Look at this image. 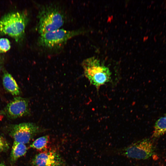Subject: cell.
<instances>
[{
    "label": "cell",
    "instance_id": "obj_4",
    "mask_svg": "<svg viewBox=\"0 0 166 166\" xmlns=\"http://www.w3.org/2000/svg\"><path fill=\"white\" fill-rule=\"evenodd\" d=\"M81 32L79 30H68L59 29L40 34L38 44L40 46L46 48H56L78 35Z\"/></svg>",
    "mask_w": 166,
    "mask_h": 166
},
{
    "label": "cell",
    "instance_id": "obj_6",
    "mask_svg": "<svg viewBox=\"0 0 166 166\" xmlns=\"http://www.w3.org/2000/svg\"><path fill=\"white\" fill-rule=\"evenodd\" d=\"M41 130V128L35 124L23 123L13 125L10 129V134L14 141L25 144Z\"/></svg>",
    "mask_w": 166,
    "mask_h": 166
},
{
    "label": "cell",
    "instance_id": "obj_7",
    "mask_svg": "<svg viewBox=\"0 0 166 166\" xmlns=\"http://www.w3.org/2000/svg\"><path fill=\"white\" fill-rule=\"evenodd\" d=\"M4 112L6 115L11 119L26 115L30 112L29 101L27 99L16 97L7 105Z\"/></svg>",
    "mask_w": 166,
    "mask_h": 166
},
{
    "label": "cell",
    "instance_id": "obj_13",
    "mask_svg": "<svg viewBox=\"0 0 166 166\" xmlns=\"http://www.w3.org/2000/svg\"><path fill=\"white\" fill-rule=\"evenodd\" d=\"M10 42L7 38H0V53L7 52L10 49Z\"/></svg>",
    "mask_w": 166,
    "mask_h": 166
},
{
    "label": "cell",
    "instance_id": "obj_15",
    "mask_svg": "<svg viewBox=\"0 0 166 166\" xmlns=\"http://www.w3.org/2000/svg\"><path fill=\"white\" fill-rule=\"evenodd\" d=\"M0 166H6L4 164L2 163H0Z\"/></svg>",
    "mask_w": 166,
    "mask_h": 166
},
{
    "label": "cell",
    "instance_id": "obj_16",
    "mask_svg": "<svg viewBox=\"0 0 166 166\" xmlns=\"http://www.w3.org/2000/svg\"><path fill=\"white\" fill-rule=\"evenodd\" d=\"M1 63L0 62V71L1 69Z\"/></svg>",
    "mask_w": 166,
    "mask_h": 166
},
{
    "label": "cell",
    "instance_id": "obj_11",
    "mask_svg": "<svg viewBox=\"0 0 166 166\" xmlns=\"http://www.w3.org/2000/svg\"><path fill=\"white\" fill-rule=\"evenodd\" d=\"M27 148L25 144L14 141L11 151L10 157L15 161L24 156L26 153Z\"/></svg>",
    "mask_w": 166,
    "mask_h": 166
},
{
    "label": "cell",
    "instance_id": "obj_10",
    "mask_svg": "<svg viewBox=\"0 0 166 166\" xmlns=\"http://www.w3.org/2000/svg\"><path fill=\"white\" fill-rule=\"evenodd\" d=\"M166 133V114L160 117L156 122L152 136L158 138Z\"/></svg>",
    "mask_w": 166,
    "mask_h": 166
},
{
    "label": "cell",
    "instance_id": "obj_2",
    "mask_svg": "<svg viewBox=\"0 0 166 166\" xmlns=\"http://www.w3.org/2000/svg\"><path fill=\"white\" fill-rule=\"evenodd\" d=\"M81 65L85 76L97 88L110 81L111 73L109 69L95 57L85 59Z\"/></svg>",
    "mask_w": 166,
    "mask_h": 166
},
{
    "label": "cell",
    "instance_id": "obj_3",
    "mask_svg": "<svg viewBox=\"0 0 166 166\" xmlns=\"http://www.w3.org/2000/svg\"><path fill=\"white\" fill-rule=\"evenodd\" d=\"M38 30L40 34L59 29L64 23V18L61 11L54 6L42 7L38 15Z\"/></svg>",
    "mask_w": 166,
    "mask_h": 166
},
{
    "label": "cell",
    "instance_id": "obj_5",
    "mask_svg": "<svg viewBox=\"0 0 166 166\" xmlns=\"http://www.w3.org/2000/svg\"><path fill=\"white\" fill-rule=\"evenodd\" d=\"M152 142L148 139L132 143L124 149L123 154L128 157L145 160L151 157L154 152Z\"/></svg>",
    "mask_w": 166,
    "mask_h": 166
},
{
    "label": "cell",
    "instance_id": "obj_9",
    "mask_svg": "<svg viewBox=\"0 0 166 166\" xmlns=\"http://www.w3.org/2000/svg\"><path fill=\"white\" fill-rule=\"evenodd\" d=\"M2 82L5 89L13 95H18L20 94L19 88L12 75L5 72L3 75Z\"/></svg>",
    "mask_w": 166,
    "mask_h": 166
},
{
    "label": "cell",
    "instance_id": "obj_12",
    "mask_svg": "<svg viewBox=\"0 0 166 166\" xmlns=\"http://www.w3.org/2000/svg\"><path fill=\"white\" fill-rule=\"evenodd\" d=\"M49 140L48 136H43L37 139L30 145V147L37 150H41L47 145Z\"/></svg>",
    "mask_w": 166,
    "mask_h": 166
},
{
    "label": "cell",
    "instance_id": "obj_14",
    "mask_svg": "<svg viewBox=\"0 0 166 166\" xmlns=\"http://www.w3.org/2000/svg\"><path fill=\"white\" fill-rule=\"evenodd\" d=\"M9 145L6 140L0 135V152L5 151L8 149Z\"/></svg>",
    "mask_w": 166,
    "mask_h": 166
},
{
    "label": "cell",
    "instance_id": "obj_8",
    "mask_svg": "<svg viewBox=\"0 0 166 166\" xmlns=\"http://www.w3.org/2000/svg\"><path fill=\"white\" fill-rule=\"evenodd\" d=\"M32 163L33 166H65L61 156L52 150L37 154L33 159Z\"/></svg>",
    "mask_w": 166,
    "mask_h": 166
},
{
    "label": "cell",
    "instance_id": "obj_1",
    "mask_svg": "<svg viewBox=\"0 0 166 166\" xmlns=\"http://www.w3.org/2000/svg\"><path fill=\"white\" fill-rule=\"evenodd\" d=\"M28 21L27 14L25 12L8 13L0 19V34L7 35L19 42L24 35Z\"/></svg>",
    "mask_w": 166,
    "mask_h": 166
}]
</instances>
